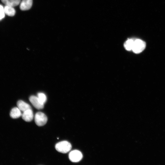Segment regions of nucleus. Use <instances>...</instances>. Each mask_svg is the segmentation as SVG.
<instances>
[{"mask_svg":"<svg viewBox=\"0 0 165 165\" xmlns=\"http://www.w3.org/2000/svg\"><path fill=\"white\" fill-rule=\"evenodd\" d=\"M56 150L59 152L65 153L71 149V144L67 141H63L57 143L55 145Z\"/></svg>","mask_w":165,"mask_h":165,"instance_id":"1","label":"nucleus"},{"mask_svg":"<svg viewBox=\"0 0 165 165\" xmlns=\"http://www.w3.org/2000/svg\"><path fill=\"white\" fill-rule=\"evenodd\" d=\"M146 47V43L140 39H136L134 40L133 51L136 54L141 52L144 50Z\"/></svg>","mask_w":165,"mask_h":165,"instance_id":"2","label":"nucleus"},{"mask_svg":"<svg viewBox=\"0 0 165 165\" xmlns=\"http://www.w3.org/2000/svg\"><path fill=\"white\" fill-rule=\"evenodd\" d=\"M35 122L36 124L39 126L45 125L47 121L46 116L41 112H37L35 117Z\"/></svg>","mask_w":165,"mask_h":165,"instance_id":"3","label":"nucleus"},{"mask_svg":"<svg viewBox=\"0 0 165 165\" xmlns=\"http://www.w3.org/2000/svg\"><path fill=\"white\" fill-rule=\"evenodd\" d=\"M82 158V153L78 150H74L71 151L69 154V160L73 162H77L81 160Z\"/></svg>","mask_w":165,"mask_h":165,"instance_id":"4","label":"nucleus"},{"mask_svg":"<svg viewBox=\"0 0 165 165\" xmlns=\"http://www.w3.org/2000/svg\"><path fill=\"white\" fill-rule=\"evenodd\" d=\"M29 100L33 106L38 109H40L44 108V104L39 100L37 96L34 95L31 96Z\"/></svg>","mask_w":165,"mask_h":165,"instance_id":"5","label":"nucleus"},{"mask_svg":"<svg viewBox=\"0 0 165 165\" xmlns=\"http://www.w3.org/2000/svg\"><path fill=\"white\" fill-rule=\"evenodd\" d=\"M23 119L26 122H30L33 119V114L32 109H28L23 112L22 114Z\"/></svg>","mask_w":165,"mask_h":165,"instance_id":"6","label":"nucleus"},{"mask_svg":"<svg viewBox=\"0 0 165 165\" xmlns=\"http://www.w3.org/2000/svg\"><path fill=\"white\" fill-rule=\"evenodd\" d=\"M32 4V0H22L21 2L20 8L22 10H27L30 9Z\"/></svg>","mask_w":165,"mask_h":165,"instance_id":"7","label":"nucleus"},{"mask_svg":"<svg viewBox=\"0 0 165 165\" xmlns=\"http://www.w3.org/2000/svg\"><path fill=\"white\" fill-rule=\"evenodd\" d=\"M17 105L20 110L23 112L28 109H31V107L28 104L21 100L17 101Z\"/></svg>","mask_w":165,"mask_h":165,"instance_id":"8","label":"nucleus"},{"mask_svg":"<svg viewBox=\"0 0 165 165\" xmlns=\"http://www.w3.org/2000/svg\"><path fill=\"white\" fill-rule=\"evenodd\" d=\"M21 112L20 110L18 107H14L11 110L10 116L13 119H16L22 116Z\"/></svg>","mask_w":165,"mask_h":165,"instance_id":"9","label":"nucleus"},{"mask_svg":"<svg viewBox=\"0 0 165 165\" xmlns=\"http://www.w3.org/2000/svg\"><path fill=\"white\" fill-rule=\"evenodd\" d=\"M5 14L9 16H14L16 13L15 10L13 6L6 5L4 7Z\"/></svg>","mask_w":165,"mask_h":165,"instance_id":"10","label":"nucleus"},{"mask_svg":"<svg viewBox=\"0 0 165 165\" xmlns=\"http://www.w3.org/2000/svg\"><path fill=\"white\" fill-rule=\"evenodd\" d=\"M6 5L15 6L18 5L20 2V0H1Z\"/></svg>","mask_w":165,"mask_h":165,"instance_id":"11","label":"nucleus"},{"mask_svg":"<svg viewBox=\"0 0 165 165\" xmlns=\"http://www.w3.org/2000/svg\"><path fill=\"white\" fill-rule=\"evenodd\" d=\"M134 40L132 39L127 40L124 43V46L125 49L128 51L132 50Z\"/></svg>","mask_w":165,"mask_h":165,"instance_id":"12","label":"nucleus"},{"mask_svg":"<svg viewBox=\"0 0 165 165\" xmlns=\"http://www.w3.org/2000/svg\"><path fill=\"white\" fill-rule=\"evenodd\" d=\"M38 97L40 101L42 104H44L46 102L47 100V97L46 95L42 93H38L37 94Z\"/></svg>","mask_w":165,"mask_h":165,"instance_id":"13","label":"nucleus"},{"mask_svg":"<svg viewBox=\"0 0 165 165\" xmlns=\"http://www.w3.org/2000/svg\"><path fill=\"white\" fill-rule=\"evenodd\" d=\"M5 14L4 8L2 5H0V20L4 17Z\"/></svg>","mask_w":165,"mask_h":165,"instance_id":"14","label":"nucleus"}]
</instances>
